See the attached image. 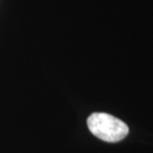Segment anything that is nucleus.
<instances>
[{"mask_svg":"<svg viewBox=\"0 0 153 153\" xmlns=\"http://www.w3.org/2000/svg\"><path fill=\"white\" fill-rule=\"evenodd\" d=\"M87 124L96 137L107 142L120 141L128 133V127L125 122L104 112L92 113L87 119Z\"/></svg>","mask_w":153,"mask_h":153,"instance_id":"1","label":"nucleus"}]
</instances>
